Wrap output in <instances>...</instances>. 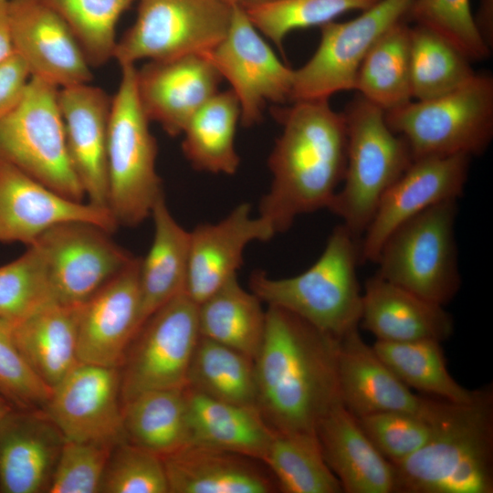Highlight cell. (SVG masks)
I'll use <instances>...</instances> for the list:
<instances>
[{"label":"cell","instance_id":"6da1fadb","mask_svg":"<svg viewBox=\"0 0 493 493\" xmlns=\"http://www.w3.org/2000/svg\"><path fill=\"white\" fill-rule=\"evenodd\" d=\"M339 341L285 309L266 310L264 339L254 360L257 408L274 432L315 433L341 403Z\"/></svg>","mask_w":493,"mask_h":493},{"label":"cell","instance_id":"7a4b0ae2","mask_svg":"<svg viewBox=\"0 0 493 493\" xmlns=\"http://www.w3.org/2000/svg\"><path fill=\"white\" fill-rule=\"evenodd\" d=\"M274 114L282 132L268 157L272 182L258 215L278 234L298 215L329 208L345 173L347 128L329 100L294 101Z\"/></svg>","mask_w":493,"mask_h":493},{"label":"cell","instance_id":"3957f363","mask_svg":"<svg viewBox=\"0 0 493 493\" xmlns=\"http://www.w3.org/2000/svg\"><path fill=\"white\" fill-rule=\"evenodd\" d=\"M393 465L395 493H492V390L457 405L427 444Z\"/></svg>","mask_w":493,"mask_h":493},{"label":"cell","instance_id":"277c9868","mask_svg":"<svg viewBox=\"0 0 493 493\" xmlns=\"http://www.w3.org/2000/svg\"><path fill=\"white\" fill-rule=\"evenodd\" d=\"M345 226H336L316 262L304 272L273 278L252 273L249 288L268 307L291 312L320 330L341 339L358 329L362 291L357 277L360 244Z\"/></svg>","mask_w":493,"mask_h":493},{"label":"cell","instance_id":"5b68a950","mask_svg":"<svg viewBox=\"0 0 493 493\" xmlns=\"http://www.w3.org/2000/svg\"><path fill=\"white\" fill-rule=\"evenodd\" d=\"M347 160L342 186L328 210L362 235L386 190L414 161L406 142L388 125L385 111L357 95L343 112Z\"/></svg>","mask_w":493,"mask_h":493},{"label":"cell","instance_id":"8992f818","mask_svg":"<svg viewBox=\"0 0 493 493\" xmlns=\"http://www.w3.org/2000/svg\"><path fill=\"white\" fill-rule=\"evenodd\" d=\"M137 68L121 66L108 130L109 208L118 226H135L151 216L163 195L156 170L158 145L137 91Z\"/></svg>","mask_w":493,"mask_h":493},{"label":"cell","instance_id":"52a82bcc","mask_svg":"<svg viewBox=\"0 0 493 493\" xmlns=\"http://www.w3.org/2000/svg\"><path fill=\"white\" fill-rule=\"evenodd\" d=\"M413 159L482 154L493 138V78L475 74L458 88L385 111Z\"/></svg>","mask_w":493,"mask_h":493},{"label":"cell","instance_id":"ba28073f","mask_svg":"<svg viewBox=\"0 0 493 493\" xmlns=\"http://www.w3.org/2000/svg\"><path fill=\"white\" fill-rule=\"evenodd\" d=\"M457 200L435 205L399 226L375 264L382 278L445 306L461 286L456 240Z\"/></svg>","mask_w":493,"mask_h":493},{"label":"cell","instance_id":"9c48e42d","mask_svg":"<svg viewBox=\"0 0 493 493\" xmlns=\"http://www.w3.org/2000/svg\"><path fill=\"white\" fill-rule=\"evenodd\" d=\"M58 89L31 77L19 103L0 118V158L62 195L86 201L68 154Z\"/></svg>","mask_w":493,"mask_h":493},{"label":"cell","instance_id":"30bf717a","mask_svg":"<svg viewBox=\"0 0 493 493\" xmlns=\"http://www.w3.org/2000/svg\"><path fill=\"white\" fill-rule=\"evenodd\" d=\"M135 20L117 41L121 66L205 55L226 35L232 6L222 0H137Z\"/></svg>","mask_w":493,"mask_h":493},{"label":"cell","instance_id":"8fae6325","mask_svg":"<svg viewBox=\"0 0 493 493\" xmlns=\"http://www.w3.org/2000/svg\"><path fill=\"white\" fill-rule=\"evenodd\" d=\"M198 304L183 292L154 311L120 367L122 404L146 391L183 389L200 338Z\"/></svg>","mask_w":493,"mask_h":493},{"label":"cell","instance_id":"7c38bea8","mask_svg":"<svg viewBox=\"0 0 493 493\" xmlns=\"http://www.w3.org/2000/svg\"><path fill=\"white\" fill-rule=\"evenodd\" d=\"M413 0H379L346 22L321 26L312 57L293 71L290 101L329 100L341 91L354 90L364 57L391 27L403 21Z\"/></svg>","mask_w":493,"mask_h":493},{"label":"cell","instance_id":"4fadbf2b","mask_svg":"<svg viewBox=\"0 0 493 493\" xmlns=\"http://www.w3.org/2000/svg\"><path fill=\"white\" fill-rule=\"evenodd\" d=\"M105 228L84 221L58 224L34 244L56 302L79 305L134 258Z\"/></svg>","mask_w":493,"mask_h":493},{"label":"cell","instance_id":"5bb4252c","mask_svg":"<svg viewBox=\"0 0 493 493\" xmlns=\"http://www.w3.org/2000/svg\"><path fill=\"white\" fill-rule=\"evenodd\" d=\"M255 27L241 4L232 6L225 37L205 54L230 84L244 127L258 123L267 102L290 100L294 69L284 64Z\"/></svg>","mask_w":493,"mask_h":493},{"label":"cell","instance_id":"9a60e30c","mask_svg":"<svg viewBox=\"0 0 493 493\" xmlns=\"http://www.w3.org/2000/svg\"><path fill=\"white\" fill-rule=\"evenodd\" d=\"M338 374L341 404L355 416L403 412L435 425L446 421L458 404L415 394L383 362L354 329L339 341Z\"/></svg>","mask_w":493,"mask_h":493},{"label":"cell","instance_id":"2e32d148","mask_svg":"<svg viewBox=\"0 0 493 493\" xmlns=\"http://www.w3.org/2000/svg\"><path fill=\"white\" fill-rule=\"evenodd\" d=\"M470 157L415 159L386 190L363 232L360 262L375 263L388 236L403 223L439 203L457 200L467 183Z\"/></svg>","mask_w":493,"mask_h":493},{"label":"cell","instance_id":"e0dca14e","mask_svg":"<svg viewBox=\"0 0 493 493\" xmlns=\"http://www.w3.org/2000/svg\"><path fill=\"white\" fill-rule=\"evenodd\" d=\"M43 410L66 440H126L120 368L79 362L52 388Z\"/></svg>","mask_w":493,"mask_h":493},{"label":"cell","instance_id":"ac0fdd59","mask_svg":"<svg viewBox=\"0 0 493 493\" xmlns=\"http://www.w3.org/2000/svg\"><path fill=\"white\" fill-rule=\"evenodd\" d=\"M12 41L31 77L58 89L89 83L91 66L65 19L46 0H9Z\"/></svg>","mask_w":493,"mask_h":493},{"label":"cell","instance_id":"d6986e66","mask_svg":"<svg viewBox=\"0 0 493 493\" xmlns=\"http://www.w3.org/2000/svg\"><path fill=\"white\" fill-rule=\"evenodd\" d=\"M68 221L118 226L108 209L62 195L0 158V243L32 244L50 227Z\"/></svg>","mask_w":493,"mask_h":493},{"label":"cell","instance_id":"ffe728a7","mask_svg":"<svg viewBox=\"0 0 493 493\" xmlns=\"http://www.w3.org/2000/svg\"><path fill=\"white\" fill-rule=\"evenodd\" d=\"M140 257L80 304L78 354L81 362L120 368L141 327Z\"/></svg>","mask_w":493,"mask_h":493},{"label":"cell","instance_id":"44dd1931","mask_svg":"<svg viewBox=\"0 0 493 493\" xmlns=\"http://www.w3.org/2000/svg\"><path fill=\"white\" fill-rule=\"evenodd\" d=\"M276 235L268 220L252 215L248 203L238 205L216 223L196 226L190 231L185 293L200 304L237 276L247 245Z\"/></svg>","mask_w":493,"mask_h":493},{"label":"cell","instance_id":"7402d4cb","mask_svg":"<svg viewBox=\"0 0 493 493\" xmlns=\"http://www.w3.org/2000/svg\"><path fill=\"white\" fill-rule=\"evenodd\" d=\"M142 107L172 137L182 134L190 118L215 94L223 80L204 55L147 61L136 74Z\"/></svg>","mask_w":493,"mask_h":493},{"label":"cell","instance_id":"603a6c76","mask_svg":"<svg viewBox=\"0 0 493 493\" xmlns=\"http://www.w3.org/2000/svg\"><path fill=\"white\" fill-rule=\"evenodd\" d=\"M68 154L87 202L109 208L108 130L111 98L83 83L58 89Z\"/></svg>","mask_w":493,"mask_h":493},{"label":"cell","instance_id":"cb8c5ba5","mask_svg":"<svg viewBox=\"0 0 493 493\" xmlns=\"http://www.w3.org/2000/svg\"><path fill=\"white\" fill-rule=\"evenodd\" d=\"M65 440L43 409H11L0 421V493H47Z\"/></svg>","mask_w":493,"mask_h":493},{"label":"cell","instance_id":"d4e9b609","mask_svg":"<svg viewBox=\"0 0 493 493\" xmlns=\"http://www.w3.org/2000/svg\"><path fill=\"white\" fill-rule=\"evenodd\" d=\"M323 457L346 493H395V469L341 404L316 427Z\"/></svg>","mask_w":493,"mask_h":493},{"label":"cell","instance_id":"484cf974","mask_svg":"<svg viewBox=\"0 0 493 493\" xmlns=\"http://www.w3.org/2000/svg\"><path fill=\"white\" fill-rule=\"evenodd\" d=\"M360 324L376 341L404 342L444 341L454 330L452 316L444 306L427 300L376 274L362 293Z\"/></svg>","mask_w":493,"mask_h":493},{"label":"cell","instance_id":"4316f807","mask_svg":"<svg viewBox=\"0 0 493 493\" xmlns=\"http://www.w3.org/2000/svg\"><path fill=\"white\" fill-rule=\"evenodd\" d=\"M169 493H271L273 477L256 459L239 454L187 445L163 458Z\"/></svg>","mask_w":493,"mask_h":493},{"label":"cell","instance_id":"83f0119b","mask_svg":"<svg viewBox=\"0 0 493 493\" xmlns=\"http://www.w3.org/2000/svg\"><path fill=\"white\" fill-rule=\"evenodd\" d=\"M189 445L262 461L274 431L254 406L219 401L185 387Z\"/></svg>","mask_w":493,"mask_h":493},{"label":"cell","instance_id":"f1b7e54d","mask_svg":"<svg viewBox=\"0 0 493 493\" xmlns=\"http://www.w3.org/2000/svg\"><path fill=\"white\" fill-rule=\"evenodd\" d=\"M79 305L51 302L10 323L16 344L41 381L57 385L79 362Z\"/></svg>","mask_w":493,"mask_h":493},{"label":"cell","instance_id":"f546056e","mask_svg":"<svg viewBox=\"0 0 493 493\" xmlns=\"http://www.w3.org/2000/svg\"><path fill=\"white\" fill-rule=\"evenodd\" d=\"M154 234L147 255L141 258V326L159 308L185 292L190 231L172 215L164 194L152 207Z\"/></svg>","mask_w":493,"mask_h":493},{"label":"cell","instance_id":"4dcf8cb0","mask_svg":"<svg viewBox=\"0 0 493 493\" xmlns=\"http://www.w3.org/2000/svg\"><path fill=\"white\" fill-rule=\"evenodd\" d=\"M240 120V105L231 89L218 91L190 118L182 132V150L195 170L236 173L240 157L235 138Z\"/></svg>","mask_w":493,"mask_h":493},{"label":"cell","instance_id":"1f68e13d","mask_svg":"<svg viewBox=\"0 0 493 493\" xmlns=\"http://www.w3.org/2000/svg\"><path fill=\"white\" fill-rule=\"evenodd\" d=\"M127 441L162 458L189 445L185 388L141 393L122 404Z\"/></svg>","mask_w":493,"mask_h":493},{"label":"cell","instance_id":"d6a6232c","mask_svg":"<svg viewBox=\"0 0 493 493\" xmlns=\"http://www.w3.org/2000/svg\"><path fill=\"white\" fill-rule=\"evenodd\" d=\"M262 301L232 278L198 304L200 335L255 360L266 330Z\"/></svg>","mask_w":493,"mask_h":493},{"label":"cell","instance_id":"836d02e7","mask_svg":"<svg viewBox=\"0 0 493 493\" xmlns=\"http://www.w3.org/2000/svg\"><path fill=\"white\" fill-rule=\"evenodd\" d=\"M372 348L391 371L410 389L456 404H471L482 392V389L468 390L451 376L440 341H376Z\"/></svg>","mask_w":493,"mask_h":493},{"label":"cell","instance_id":"e575fe53","mask_svg":"<svg viewBox=\"0 0 493 493\" xmlns=\"http://www.w3.org/2000/svg\"><path fill=\"white\" fill-rule=\"evenodd\" d=\"M411 26L391 27L362 61L354 90L384 111L413 100L410 79Z\"/></svg>","mask_w":493,"mask_h":493},{"label":"cell","instance_id":"d590c367","mask_svg":"<svg viewBox=\"0 0 493 493\" xmlns=\"http://www.w3.org/2000/svg\"><path fill=\"white\" fill-rule=\"evenodd\" d=\"M186 387L219 401L257 407L255 361L235 349L200 336L190 363Z\"/></svg>","mask_w":493,"mask_h":493},{"label":"cell","instance_id":"8d00e7d4","mask_svg":"<svg viewBox=\"0 0 493 493\" xmlns=\"http://www.w3.org/2000/svg\"><path fill=\"white\" fill-rule=\"evenodd\" d=\"M262 462L284 493H341L316 433L275 432Z\"/></svg>","mask_w":493,"mask_h":493},{"label":"cell","instance_id":"74e56055","mask_svg":"<svg viewBox=\"0 0 493 493\" xmlns=\"http://www.w3.org/2000/svg\"><path fill=\"white\" fill-rule=\"evenodd\" d=\"M475 74L471 61L443 37L423 26H411L413 99L423 100L441 96L458 88Z\"/></svg>","mask_w":493,"mask_h":493},{"label":"cell","instance_id":"f35d334b","mask_svg":"<svg viewBox=\"0 0 493 493\" xmlns=\"http://www.w3.org/2000/svg\"><path fill=\"white\" fill-rule=\"evenodd\" d=\"M379 0H276L241 3L255 27L282 50L286 37L297 29L319 26L351 10L363 11Z\"/></svg>","mask_w":493,"mask_h":493},{"label":"cell","instance_id":"ab89813d","mask_svg":"<svg viewBox=\"0 0 493 493\" xmlns=\"http://www.w3.org/2000/svg\"><path fill=\"white\" fill-rule=\"evenodd\" d=\"M68 23L91 67L113 59L116 27L137 0H46Z\"/></svg>","mask_w":493,"mask_h":493},{"label":"cell","instance_id":"60d3db41","mask_svg":"<svg viewBox=\"0 0 493 493\" xmlns=\"http://www.w3.org/2000/svg\"><path fill=\"white\" fill-rule=\"evenodd\" d=\"M54 301L42 257L34 244L0 266V320L15 323Z\"/></svg>","mask_w":493,"mask_h":493},{"label":"cell","instance_id":"b9f144b4","mask_svg":"<svg viewBox=\"0 0 493 493\" xmlns=\"http://www.w3.org/2000/svg\"><path fill=\"white\" fill-rule=\"evenodd\" d=\"M406 17L443 37L471 62L490 55L491 48L476 26L470 0H413Z\"/></svg>","mask_w":493,"mask_h":493},{"label":"cell","instance_id":"7bdbcfd3","mask_svg":"<svg viewBox=\"0 0 493 493\" xmlns=\"http://www.w3.org/2000/svg\"><path fill=\"white\" fill-rule=\"evenodd\" d=\"M100 493H169L163 458L127 440L118 443L108 460Z\"/></svg>","mask_w":493,"mask_h":493},{"label":"cell","instance_id":"ee69618b","mask_svg":"<svg viewBox=\"0 0 493 493\" xmlns=\"http://www.w3.org/2000/svg\"><path fill=\"white\" fill-rule=\"evenodd\" d=\"M356 418L372 443L393 464L421 449L438 426L425 418L403 412H379Z\"/></svg>","mask_w":493,"mask_h":493},{"label":"cell","instance_id":"f6af8a7d","mask_svg":"<svg viewBox=\"0 0 493 493\" xmlns=\"http://www.w3.org/2000/svg\"><path fill=\"white\" fill-rule=\"evenodd\" d=\"M117 444L65 440L47 493H100L104 470Z\"/></svg>","mask_w":493,"mask_h":493},{"label":"cell","instance_id":"bcb514c9","mask_svg":"<svg viewBox=\"0 0 493 493\" xmlns=\"http://www.w3.org/2000/svg\"><path fill=\"white\" fill-rule=\"evenodd\" d=\"M51 392L22 355L10 323L0 320V395L15 408L43 409Z\"/></svg>","mask_w":493,"mask_h":493},{"label":"cell","instance_id":"7dc6e473","mask_svg":"<svg viewBox=\"0 0 493 493\" xmlns=\"http://www.w3.org/2000/svg\"><path fill=\"white\" fill-rule=\"evenodd\" d=\"M30 79L26 65L16 53L0 62V118L19 103Z\"/></svg>","mask_w":493,"mask_h":493},{"label":"cell","instance_id":"c3c4849f","mask_svg":"<svg viewBox=\"0 0 493 493\" xmlns=\"http://www.w3.org/2000/svg\"><path fill=\"white\" fill-rule=\"evenodd\" d=\"M476 26L486 44L493 47V0H480L474 15Z\"/></svg>","mask_w":493,"mask_h":493},{"label":"cell","instance_id":"681fc988","mask_svg":"<svg viewBox=\"0 0 493 493\" xmlns=\"http://www.w3.org/2000/svg\"><path fill=\"white\" fill-rule=\"evenodd\" d=\"M9 0H0V62L15 53L9 16Z\"/></svg>","mask_w":493,"mask_h":493},{"label":"cell","instance_id":"f907efd6","mask_svg":"<svg viewBox=\"0 0 493 493\" xmlns=\"http://www.w3.org/2000/svg\"><path fill=\"white\" fill-rule=\"evenodd\" d=\"M13 408L15 407L3 396L0 395V421Z\"/></svg>","mask_w":493,"mask_h":493},{"label":"cell","instance_id":"816d5d0a","mask_svg":"<svg viewBox=\"0 0 493 493\" xmlns=\"http://www.w3.org/2000/svg\"><path fill=\"white\" fill-rule=\"evenodd\" d=\"M222 1L227 4L228 5L233 6V5L243 3L245 0H222Z\"/></svg>","mask_w":493,"mask_h":493},{"label":"cell","instance_id":"f5cc1de1","mask_svg":"<svg viewBox=\"0 0 493 493\" xmlns=\"http://www.w3.org/2000/svg\"><path fill=\"white\" fill-rule=\"evenodd\" d=\"M248 1L257 2V3H263V2H271V1H276V0H248Z\"/></svg>","mask_w":493,"mask_h":493}]
</instances>
